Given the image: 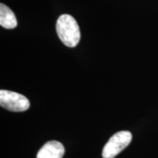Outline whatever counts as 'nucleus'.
Segmentation results:
<instances>
[{
	"label": "nucleus",
	"instance_id": "nucleus-3",
	"mask_svg": "<svg viewBox=\"0 0 158 158\" xmlns=\"http://www.w3.org/2000/svg\"><path fill=\"white\" fill-rule=\"evenodd\" d=\"M0 106L13 112H22L28 110L30 106L29 100L23 94L8 90L0 91Z\"/></svg>",
	"mask_w": 158,
	"mask_h": 158
},
{
	"label": "nucleus",
	"instance_id": "nucleus-4",
	"mask_svg": "<svg viewBox=\"0 0 158 158\" xmlns=\"http://www.w3.org/2000/svg\"><path fill=\"white\" fill-rule=\"evenodd\" d=\"M64 154V147L60 142L48 141L37 152V158H62Z\"/></svg>",
	"mask_w": 158,
	"mask_h": 158
},
{
	"label": "nucleus",
	"instance_id": "nucleus-2",
	"mask_svg": "<svg viewBox=\"0 0 158 158\" xmlns=\"http://www.w3.org/2000/svg\"><path fill=\"white\" fill-rule=\"evenodd\" d=\"M132 134L129 131L118 132L112 135L102 149V158H114L125 149L132 141Z\"/></svg>",
	"mask_w": 158,
	"mask_h": 158
},
{
	"label": "nucleus",
	"instance_id": "nucleus-1",
	"mask_svg": "<svg viewBox=\"0 0 158 158\" xmlns=\"http://www.w3.org/2000/svg\"><path fill=\"white\" fill-rule=\"evenodd\" d=\"M56 29L60 40L70 48H74L79 43L81 32L78 24L73 17L63 14L57 19Z\"/></svg>",
	"mask_w": 158,
	"mask_h": 158
},
{
	"label": "nucleus",
	"instance_id": "nucleus-5",
	"mask_svg": "<svg viewBox=\"0 0 158 158\" xmlns=\"http://www.w3.org/2000/svg\"><path fill=\"white\" fill-rule=\"evenodd\" d=\"M17 19L13 12L7 6L0 4V25L5 29H14L17 27Z\"/></svg>",
	"mask_w": 158,
	"mask_h": 158
}]
</instances>
